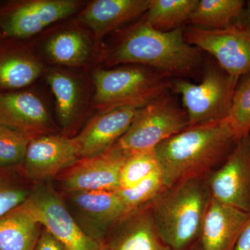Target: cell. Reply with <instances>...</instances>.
<instances>
[{
	"instance_id": "cell-14",
	"label": "cell",
	"mask_w": 250,
	"mask_h": 250,
	"mask_svg": "<svg viewBox=\"0 0 250 250\" xmlns=\"http://www.w3.org/2000/svg\"><path fill=\"white\" fill-rule=\"evenodd\" d=\"M98 245L100 250H171L158 232L149 203L123 217Z\"/></svg>"
},
{
	"instance_id": "cell-21",
	"label": "cell",
	"mask_w": 250,
	"mask_h": 250,
	"mask_svg": "<svg viewBox=\"0 0 250 250\" xmlns=\"http://www.w3.org/2000/svg\"><path fill=\"white\" fill-rule=\"evenodd\" d=\"M40 226L22 204L0 218V250H34Z\"/></svg>"
},
{
	"instance_id": "cell-28",
	"label": "cell",
	"mask_w": 250,
	"mask_h": 250,
	"mask_svg": "<svg viewBox=\"0 0 250 250\" xmlns=\"http://www.w3.org/2000/svg\"><path fill=\"white\" fill-rule=\"evenodd\" d=\"M32 138L0 125V168L22 165Z\"/></svg>"
},
{
	"instance_id": "cell-5",
	"label": "cell",
	"mask_w": 250,
	"mask_h": 250,
	"mask_svg": "<svg viewBox=\"0 0 250 250\" xmlns=\"http://www.w3.org/2000/svg\"><path fill=\"white\" fill-rule=\"evenodd\" d=\"M238 82L214 62L205 65L198 84L176 80L172 86L182 96L189 126L227 119Z\"/></svg>"
},
{
	"instance_id": "cell-24",
	"label": "cell",
	"mask_w": 250,
	"mask_h": 250,
	"mask_svg": "<svg viewBox=\"0 0 250 250\" xmlns=\"http://www.w3.org/2000/svg\"><path fill=\"white\" fill-rule=\"evenodd\" d=\"M199 0H150L145 21L156 30L169 31L188 22Z\"/></svg>"
},
{
	"instance_id": "cell-22",
	"label": "cell",
	"mask_w": 250,
	"mask_h": 250,
	"mask_svg": "<svg viewBox=\"0 0 250 250\" xmlns=\"http://www.w3.org/2000/svg\"><path fill=\"white\" fill-rule=\"evenodd\" d=\"M47 80L55 97L59 121L66 129L80 113L83 101L82 87L76 78L59 70L49 72Z\"/></svg>"
},
{
	"instance_id": "cell-11",
	"label": "cell",
	"mask_w": 250,
	"mask_h": 250,
	"mask_svg": "<svg viewBox=\"0 0 250 250\" xmlns=\"http://www.w3.org/2000/svg\"><path fill=\"white\" fill-rule=\"evenodd\" d=\"M207 181L212 198L250 213V135Z\"/></svg>"
},
{
	"instance_id": "cell-17",
	"label": "cell",
	"mask_w": 250,
	"mask_h": 250,
	"mask_svg": "<svg viewBox=\"0 0 250 250\" xmlns=\"http://www.w3.org/2000/svg\"><path fill=\"white\" fill-rule=\"evenodd\" d=\"M250 220V213L211 197L199 241L202 250H235Z\"/></svg>"
},
{
	"instance_id": "cell-1",
	"label": "cell",
	"mask_w": 250,
	"mask_h": 250,
	"mask_svg": "<svg viewBox=\"0 0 250 250\" xmlns=\"http://www.w3.org/2000/svg\"><path fill=\"white\" fill-rule=\"evenodd\" d=\"M228 120L189 126L154 149L166 187L190 179H207L236 147Z\"/></svg>"
},
{
	"instance_id": "cell-12",
	"label": "cell",
	"mask_w": 250,
	"mask_h": 250,
	"mask_svg": "<svg viewBox=\"0 0 250 250\" xmlns=\"http://www.w3.org/2000/svg\"><path fill=\"white\" fill-rule=\"evenodd\" d=\"M81 159L75 138L49 134L35 136L28 146L22 170L31 180L54 177Z\"/></svg>"
},
{
	"instance_id": "cell-20",
	"label": "cell",
	"mask_w": 250,
	"mask_h": 250,
	"mask_svg": "<svg viewBox=\"0 0 250 250\" xmlns=\"http://www.w3.org/2000/svg\"><path fill=\"white\" fill-rule=\"evenodd\" d=\"M42 49L51 62L69 67L83 65L93 50L89 37L77 27L56 31L46 39Z\"/></svg>"
},
{
	"instance_id": "cell-23",
	"label": "cell",
	"mask_w": 250,
	"mask_h": 250,
	"mask_svg": "<svg viewBox=\"0 0 250 250\" xmlns=\"http://www.w3.org/2000/svg\"><path fill=\"white\" fill-rule=\"evenodd\" d=\"M245 4L243 0H201L188 22L202 29H225L238 24Z\"/></svg>"
},
{
	"instance_id": "cell-10",
	"label": "cell",
	"mask_w": 250,
	"mask_h": 250,
	"mask_svg": "<svg viewBox=\"0 0 250 250\" xmlns=\"http://www.w3.org/2000/svg\"><path fill=\"white\" fill-rule=\"evenodd\" d=\"M131 153L113 146L98 155L82 158L56 179L64 192L115 190L122 166Z\"/></svg>"
},
{
	"instance_id": "cell-31",
	"label": "cell",
	"mask_w": 250,
	"mask_h": 250,
	"mask_svg": "<svg viewBox=\"0 0 250 250\" xmlns=\"http://www.w3.org/2000/svg\"><path fill=\"white\" fill-rule=\"evenodd\" d=\"M235 250H250V220L238 238Z\"/></svg>"
},
{
	"instance_id": "cell-15",
	"label": "cell",
	"mask_w": 250,
	"mask_h": 250,
	"mask_svg": "<svg viewBox=\"0 0 250 250\" xmlns=\"http://www.w3.org/2000/svg\"><path fill=\"white\" fill-rule=\"evenodd\" d=\"M0 125L32 137L52 134L54 130L42 100L23 90L0 93Z\"/></svg>"
},
{
	"instance_id": "cell-26",
	"label": "cell",
	"mask_w": 250,
	"mask_h": 250,
	"mask_svg": "<svg viewBox=\"0 0 250 250\" xmlns=\"http://www.w3.org/2000/svg\"><path fill=\"white\" fill-rule=\"evenodd\" d=\"M158 170L154 149L131 153L120 172V188L134 187Z\"/></svg>"
},
{
	"instance_id": "cell-13",
	"label": "cell",
	"mask_w": 250,
	"mask_h": 250,
	"mask_svg": "<svg viewBox=\"0 0 250 250\" xmlns=\"http://www.w3.org/2000/svg\"><path fill=\"white\" fill-rule=\"evenodd\" d=\"M64 192V201L70 204L85 225L83 231L98 243L109 229L129 213L115 190Z\"/></svg>"
},
{
	"instance_id": "cell-4",
	"label": "cell",
	"mask_w": 250,
	"mask_h": 250,
	"mask_svg": "<svg viewBox=\"0 0 250 250\" xmlns=\"http://www.w3.org/2000/svg\"><path fill=\"white\" fill-rule=\"evenodd\" d=\"M167 77L146 66H130L93 74L94 107L99 113L125 106L143 107L167 93Z\"/></svg>"
},
{
	"instance_id": "cell-32",
	"label": "cell",
	"mask_w": 250,
	"mask_h": 250,
	"mask_svg": "<svg viewBox=\"0 0 250 250\" xmlns=\"http://www.w3.org/2000/svg\"><path fill=\"white\" fill-rule=\"evenodd\" d=\"M238 24L250 34V0L246 1Z\"/></svg>"
},
{
	"instance_id": "cell-25",
	"label": "cell",
	"mask_w": 250,
	"mask_h": 250,
	"mask_svg": "<svg viewBox=\"0 0 250 250\" xmlns=\"http://www.w3.org/2000/svg\"><path fill=\"white\" fill-rule=\"evenodd\" d=\"M227 120L238 141L250 135V72L238 80Z\"/></svg>"
},
{
	"instance_id": "cell-2",
	"label": "cell",
	"mask_w": 250,
	"mask_h": 250,
	"mask_svg": "<svg viewBox=\"0 0 250 250\" xmlns=\"http://www.w3.org/2000/svg\"><path fill=\"white\" fill-rule=\"evenodd\" d=\"M140 64L166 77L195 75L202 63L200 49L184 38L183 27L156 30L146 21L127 31L107 59L108 65Z\"/></svg>"
},
{
	"instance_id": "cell-30",
	"label": "cell",
	"mask_w": 250,
	"mask_h": 250,
	"mask_svg": "<svg viewBox=\"0 0 250 250\" xmlns=\"http://www.w3.org/2000/svg\"><path fill=\"white\" fill-rule=\"evenodd\" d=\"M34 250H68L62 243L44 229Z\"/></svg>"
},
{
	"instance_id": "cell-7",
	"label": "cell",
	"mask_w": 250,
	"mask_h": 250,
	"mask_svg": "<svg viewBox=\"0 0 250 250\" xmlns=\"http://www.w3.org/2000/svg\"><path fill=\"white\" fill-rule=\"evenodd\" d=\"M41 226L68 250H100L83 231L61 195L49 185L38 186L23 203Z\"/></svg>"
},
{
	"instance_id": "cell-29",
	"label": "cell",
	"mask_w": 250,
	"mask_h": 250,
	"mask_svg": "<svg viewBox=\"0 0 250 250\" xmlns=\"http://www.w3.org/2000/svg\"><path fill=\"white\" fill-rule=\"evenodd\" d=\"M32 190L0 170V218L22 205Z\"/></svg>"
},
{
	"instance_id": "cell-16",
	"label": "cell",
	"mask_w": 250,
	"mask_h": 250,
	"mask_svg": "<svg viewBox=\"0 0 250 250\" xmlns=\"http://www.w3.org/2000/svg\"><path fill=\"white\" fill-rule=\"evenodd\" d=\"M141 108L125 106L99 113L75 137L81 159L98 155L113 147L129 129Z\"/></svg>"
},
{
	"instance_id": "cell-8",
	"label": "cell",
	"mask_w": 250,
	"mask_h": 250,
	"mask_svg": "<svg viewBox=\"0 0 250 250\" xmlns=\"http://www.w3.org/2000/svg\"><path fill=\"white\" fill-rule=\"evenodd\" d=\"M77 0H22L0 7V33L6 39H27L77 12Z\"/></svg>"
},
{
	"instance_id": "cell-18",
	"label": "cell",
	"mask_w": 250,
	"mask_h": 250,
	"mask_svg": "<svg viewBox=\"0 0 250 250\" xmlns=\"http://www.w3.org/2000/svg\"><path fill=\"white\" fill-rule=\"evenodd\" d=\"M18 41L0 40V93L22 90L42 75L41 62L29 46Z\"/></svg>"
},
{
	"instance_id": "cell-9",
	"label": "cell",
	"mask_w": 250,
	"mask_h": 250,
	"mask_svg": "<svg viewBox=\"0 0 250 250\" xmlns=\"http://www.w3.org/2000/svg\"><path fill=\"white\" fill-rule=\"evenodd\" d=\"M190 45L211 54L230 76L240 80L250 72V34L240 24L225 29L190 27L184 31Z\"/></svg>"
},
{
	"instance_id": "cell-6",
	"label": "cell",
	"mask_w": 250,
	"mask_h": 250,
	"mask_svg": "<svg viewBox=\"0 0 250 250\" xmlns=\"http://www.w3.org/2000/svg\"><path fill=\"white\" fill-rule=\"evenodd\" d=\"M188 126L185 108L167 93L139 110L114 146L129 153L150 150Z\"/></svg>"
},
{
	"instance_id": "cell-27",
	"label": "cell",
	"mask_w": 250,
	"mask_h": 250,
	"mask_svg": "<svg viewBox=\"0 0 250 250\" xmlns=\"http://www.w3.org/2000/svg\"><path fill=\"white\" fill-rule=\"evenodd\" d=\"M165 188L158 170L137 185L129 188H119L115 191L121 198L128 213H131L150 203Z\"/></svg>"
},
{
	"instance_id": "cell-3",
	"label": "cell",
	"mask_w": 250,
	"mask_h": 250,
	"mask_svg": "<svg viewBox=\"0 0 250 250\" xmlns=\"http://www.w3.org/2000/svg\"><path fill=\"white\" fill-rule=\"evenodd\" d=\"M210 195L207 179H190L166 187L149 203L164 243L171 250H190L200 241Z\"/></svg>"
},
{
	"instance_id": "cell-33",
	"label": "cell",
	"mask_w": 250,
	"mask_h": 250,
	"mask_svg": "<svg viewBox=\"0 0 250 250\" xmlns=\"http://www.w3.org/2000/svg\"><path fill=\"white\" fill-rule=\"evenodd\" d=\"M190 250H202L201 246H200V242L195 244V246L192 247Z\"/></svg>"
},
{
	"instance_id": "cell-19",
	"label": "cell",
	"mask_w": 250,
	"mask_h": 250,
	"mask_svg": "<svg viewBox=\"0 0 250 250\" xmlns=\"http://www.w3.org/2000/svg\"><path fill=\"white\" fill-rule=\"evenodd\" d=\"M150 0H95L79 14L77 20L103 37L147 12Z\"/></svg>"
}]
</instances>
